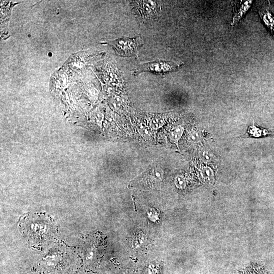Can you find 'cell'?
Wrapping results in <instances>:
<instances>
[{
  "label": "cell",
  "instance_id": "6da1fadb",
  "mask_svg": "<svg viewBox=\"0 0 274 274\" xmlns=\"http://www.w3.org/2000/svg\"><path fill=\"white\" fill-rule=\"evenodd\" d=\"M44 219V216L39 215L26 217L22 221V231L34 241H45L50 237L51 224Z\"/></svg>",
  "mask_w": 274,
  "mask_h": 274
},
{
  "label": "cell",
  "instance_id": "7a4b0ae2",
  "mask_svg": "<svg viewBox=\"0 0 274 274\" xmlns=\"http://www.w3.org/2000/svg\"><path fill=\"white\" fill-rule=\"evenodd\" d=\"M118 54L122 56L136 55L138 50L143 44L140 37L134 38H121L113 41L110 43Z\"/></svg>",
  "mask_w": 274,
  "mask_h": 274
},
{
  "label": "cell",
  "instance_id": "3957f363",
  "mask_svg": "<svg viewBox=\"0 0 274 274\" xmlns=\"http://www.w3.org/2000/svg\"><path fill=\"white\" fill-rule=\"evenodd\" d=\"M180 65L181 64L173 61H155L142 64L135 73L139 74L143 72H152L164 75L176 71Z\"/></svg>",
  "mask_w": 274,
  "mask_h": 274
},
{
  "label": "cell",
  "instance_id": "277c9868",
  "mask_svg": "<svg viewBox=\"0 0 274 274\" xmlns=\"http://www.w3.org/2000/svg\"><path fill=\"white\" fill-rule=\"evenodd\" d=\"M163 178V170L159 165H157L146 173L143 177V181L150 187L154 188L160 186Z\"/></svg>",
  "mask_w": 274,
  "mask_h": 274
},
{
  "label": "cell",
  "instance_id": "5b68a950",
  "mask_svg": "<svg viewBox=\"0 0 274 274\" xmlns=\"http://www.w3.org/2000/svg\"><path fill=\"white\" fill-rule=\"evenodd\" d=\"M234 4V16L231 23L232 27L236 26L240 22L251 7L253 1L235 2Z\"/></svg>",
  "mask_w": 274,
  "mask_h": 274
},
{
  "label": "cell",
  "instance_id": "8992f818",
  "mask_svg": "<svg viewBox=\"0 0 274 274\" xmlns=\"http://www.w3.org/2000/svg\"><path fill=\"white\" fill-rule=\"evenodd\" d=\"M259 14L264 24L274 37V16L268 10L264 8L259 11Z\"/></svg>",
  "mask_w": 274,
  "mask_h": 274
},
{
  "label": "cell",
  "instance_id": "52a82bcc",
  "mask_svg": "<svg viewBox=\"0 0 274 274\" xmlns=\"http://www.w3.org/2000/svg\"><path fill=\"white\" fill-rule=\"evenodd\" d=\"M239 274H268L264 268L258 265H252L244 269Z\"/></svg>",
  "mask_w": 274,
  "mask_h": 274
},
{
  "label": "cell",
  "instance_id": "ba28073f",
  "mask_svg": "<svg viewBox=\"0 0 274 274\" xmlns=\"http://www.w3.org/2000/svg\"><path fill=\"white\" fill-rule=\"evenodd\" d=\"M139 5L142 12L145 15L152 13L157 6L156 4L152 2H140Z\"/></svg>",
  "mask_w": 274,
  "mask_h": 274
},
{
  "label": "cell",
  "instance_id": "9c48e42d",
  "mask_svg": "<svg viewBox=\"0 0 274 274\" xmlns=\"http://www.w3.org/2000/svg\"><path fill=\"white\" fill-rule=\"evenodd\" d=\"M250 133L251 134L255 137H260L261 136H265L270 133L268 130L265 129H262L256 126L253 125L252 127V130H250Z\"/></svg>",
  "mask_w": 274,
  "mask_h": 274
},
{
  "label": "cell",
  "instance_id": "30bf717a",
  "mask_svg": "<svg viewBox=\"0 0 274 274\" xmlns=\"http://www.w3.org/2000/svg\"><path fill=\"white\" fill-rule=\"evenodd\" d=\"M183 133V128L178 126L172 132V137L174 141H178Z\"/></svg>",
  "mask_w": 274,
  "mask_h": 274
},
{
  "label": "cell",
  "instance_id": "8fae6325",
  "mask_svg": "<svg viewBox=\"0 0 274 274\" xmlns=\"http://www.w3.org/2000/svg\"><path fill=\"white\" fill-rule=\"evenodd\" d=\"M203 174L207 178H211L214 176L212 170L209 168H206L203 169Z\"/></svg>",
  "mask_w": 274,
  "mask_h": 274
},
{
  "label": "cell",
  "instance_id": "7c38bea8",
  "mask_svg": "<svg viewBox=\"0 0 274 274\" xmlns=\"http://www.w3.org/2000/svg\"><path fill=\"white\" fill-rule=\"evenodd\" d=\"M190 139L193 142H197L200 139V136L199 133H197V132H192L190 135Z\"/></svg>",
  "mask_w": 274,
  "mask_h": 274
},
{
  "label": "cell",
  "instance_id": "4fadbf2b",
  "mask_svg": "<svg viewBox=\"0 0 274 274\" xmlns=\"http://www.w3.org/2000/svg\"><path fill=\"white\" fill-rule=\"evenodd\" d=\"M202 157L206 161H209L212 159V158H211V156L209 155V154L205 152L202 153Z\"/></svg>",
  "mask_w": 274,
  "mask_h": 274
}]
</instances>
